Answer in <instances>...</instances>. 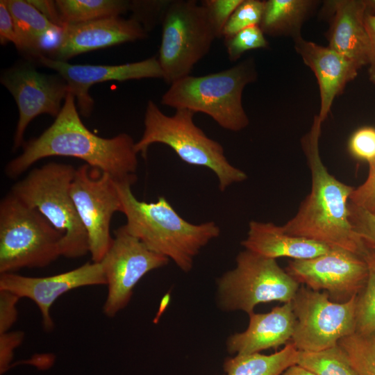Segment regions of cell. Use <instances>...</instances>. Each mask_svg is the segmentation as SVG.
<instances>
[{
  "instance_id": "9c48e42d",
  "label": "cell",
  "mask_w": 375,
  "mask_h": 375,
  "mask_svg": "<svg viewBox=\"0 0 375 375\" xmlns=\"http://www.w3.org/2000/svg\"><path fill=\"white\" fill-rule=\"evenodd\" d=\"M158 62L167 83L190 75L216 37L205 8L194 0H174L162 19Z\"/></svg>"
},
{
  "instance_id": "ba28073f",
  "label": "cell",
  "mask_w": 375,
  "mask_h": 375,
  "mask_svg": "<svg viewBox=\"0 0 375 375\" xmlns=\"http://www.w3.org/2000/svg\"><path fill=\"white\" fill-rule=\"evenodd\" d=\"M218 306L248 315L262 303L290 302L300 284L277 263L249 250L240 251L236 266L217 279Z\"/></svg>"
},
{
  "instance_id": "ac0fdd59",
  "label": "cell",
  "mask_w": 375,
  "mask_h": 375,
  "mask_svg": "<svg viewBox=\"0 0 375 375\" xmlns=\"http://www.w3.org/2000/svg\"><path fill=\"white\" fill-rule=\"evenodd\" d=\"M323 14L328 17L326 37L328 47L359 69L369 63V39L365 26V0L325 1Z\"/></svg>"
},
{
  "instance_id": "d6a6232c",
  "label": "cell",
  "mask_w": 375,
  "mask_h": 375,
  "mask_svg": "<svg viewBox=\"0 0 375 375\" xmlns=\"http://www.w3.org/2000/svg\"><path fill=\"white\" fill-rule=\"evenodd\" d=\"M349 151L356 159L368 163L375 160V128L363 126L356 130L349 141Z\"/></svg>"
},
{
  "instance_id": "603a6c76",
  "label": "cell",
  "mask_w": 375,
  "mask_h": 375,
  "mask_svg": "<svg viewBox=\"0 0 375 375\" xmlns=\"http://www.w3.org/2000/svg\"><path fill=\"white\" fill-rule=\"evenodd\" d=\"M319 1L315 0H267L259 26L265 35L301 37V26Z\"/></svg>"
},
{
  "instance_id": "5b68a950",
  "label": "cell",
  "mask_w": 375,
  "mask_h": 375,
  "mask_svg": "<svg viewBox=\"0 0 375 375\" xmlns=\"http://www.w3.org/2000/svg\"><path fill=\"white\" fill-rule=\"evenodd\" d=\"M194 114L188 109H177L173 115L167 116L149 100L144 115V130L135 142L137 153L145 158L152 144H164L187 164L212 170L218 178L221 192L233 183L244 181L247 174L232 165L222 145L208 138L194 124Z\"/></svg>"
},
{
  "instance_id": "cb8c5ba5",
  "label": "cell",
  "mask_w": 375,
  "mask_h": 375,
  "mask_svg": "<svg viewBox=\"0 0 375 375\" xmlns=\"http://www.w3.org/2000/svg\"><path fill=\"white\" fill-rule=\"evenodd\" d=\"M299 351L288 342L280 351L269 355L260 353L236 354L223 365L225 375H281L297 364Z\"/></svg>"
},
{
  "instance_id": "30bf717a",
  "label": "cell",
  "mask_w": 375,
  "mask_h": 375,
  "mask_svg": "<svg viewBox=\"0 0 375 375\" xmlns=\"http://www.w3.org/2000/svg\"><path fill=\"white\" fill-rule=\"evenodd\" d=\"M356 298L333 301L326 292L300 286L291 301L296 323L290 342L298 351L306 352L337 345L356 331Z\"/></svg>"
},
{
  "instance_id": "f35d334b",
  "label": "cell",
  "mask_w": 375,
  "mask_h": 375,
  "mask_svg": "<svg viewBox=\"0 0 375 375\" xmlns=\"http://www.w3.org/2000/svg\"><path fill=\"white\" fill-rule=\"evenodd\" d=\"M28 1L51 23L61 28L65 26L61 19L56 1L29 0Z\"/></svg>"
},
{
  "instance_id": "5bb4252c",
  "label": "cell",
  "mask_w": 375,
  "mask_h": 375,
  "mask_svg": "<svg viewBox=\"0 0 375 375\" xmlns=\"http://www.w3.org/2000/svg\"><path fill=\"white\" fill-rule=\"evenodd\" d=\"M1 83L11 93L19 110V119L13 138V151L24 143V135L29 123L37 116L47 114L57 117L61 102L69 90L60 76L38 72L30 65H20L6 71Z\"/></svg>"
},
{
  "instance_id": "52a82bcc",
  "label": "cell",
  "mask_w": 375,
  "mask_h": 375,
  "mask_svg": "<svg viewBox=\"0 0 375 375\" xmlns=\"http://www.w3.org/2000/svg\"><path fill=\"white\" fill-rule=\"evenodd\" d=\"M62 233L10 192L0 202V273L44 267L61 256Z\"/></svg>"
},
{
  "instance_id": "4dcf8cb0",
  "label": "cell",
  "mask_w": 375,
  "mask_h": 375,
  "mask_svg": "<svg viewBox=\"0 0 375 375\" xmlns=\"http://www.w3.org/2000/svg\"><path fill=\"white\" fill-rule=\"evenodd\" d=\"M243 0H204L205 8L217 38L222 37L224 28L238 6Z\"/></svg>"
},
{
  "instance_id": "7c38bea8",
  "label": "cell",
  "mask_w": 375,
  "mask_h": 375,
  "mask_svg": "<svg viewBox=\"0 0 375 375\" xmlns=\"http://www.w3.org/2000/svg\"><path fill=\"white\" fill-rule=\"evenodd\" d=\"M169 260L131 235L124 225L119 227L100 261L108 287L103 306L105 315L113 317L126 308L140 280L149 272L167 265Z\"/></svg>"
},
{
  "instance_id": "3957f363",
  "label": "cell",
  "mask_w": 375,
  "mask_h": 375,
  "mask_svg": "<svg viewBox=\"0 0 375 375\" xmlns=\"http://www.w3.org/2000/svg\"><path fill=\"white\" fill-rule=\"evenodd\" d=\"M130 181H116L121 211L126 218V230L151 251L167 257L184 272H189L194 258L220 234L214 222L193 224L181 217L165 197L147 203L133 194Z\"/></svg>"
},
{
  "instance_id": "e575fe53",
  "label": "cell",
  "mask_w": 375,
  "mask_h": 375,
  "mask_svg": "<svg viewBox=\"0 0 375 375\" xmlns=\"http://www.w3.org/2000/svg\"><path fill=\"white\" fill-rule=\"evenodd\" d=\"M24 333L7 331L0 334V373L3 374L10 367L14 351L22 342Z\"/></svg>"
},
{
  "instance_id": "f1b7e54d",
  "label": "cell",
  "mask_w": 375,
  "mask_h": 375,
  "mask_svg": "<svg viewBox=\"0 0 375 375\" xmlns=\"http://www.w3.org/2000/svg\"><path fill=\"white\" fill-rule=\"evenodd\" d=\"M265 7V1L243 0L226 24L222 37L230 38L247 27L260 24Z\"/></svg>"
},
{
  "instance_id": "d590c367",
  "label": "cell",
  "mask_w": 375,
  "mask_h": 375,
  "mask_svg": "<svg viewBox=\"0 0 375 375\" xmlns=\"http://www.w3.org/2000/svg\"><path fill=\"white\" fill-rule=\"evenodd\" d=\"M19 299L10 292L0 290V334L8 331L17 321Z\"/></svg>"
},
{
  "instance_id": "83f0119b",
  "label": "cell",
  "mask_w": 375,
  "mask_h": 375,
  "mask_svg": "<svg viewBox=\"0 0 375 375\" xmlns=\"http://www.w3.org/2000/svg\"><path fill=\"white\" fill-rule=\"evenodd\" d=\"M346 353L358 375H375V331L354 333L338 344Z\"/></svg>"
},
{
  "instance_id": "44dd1931",
  "label": "cell",
  "mask_w": 375,
  "mask_h": 375,
  "mask_svg": "<svg viewBox=\"0 0 375 375\" xmlns=\"http://www.w3.org/2000/svg\"><path fill=\"white\" fill-rule=\"evenodd\" d=\"M241 244L247 250L273 259L280 257L308 259L322 255L331 249L328 245L312 240L289 235L281 226L257 221L249 222L247 236Z\"/></svg>"
},
{
  "instance_id": "ffe728a7",
  "label": "cell",
  "mask_w": 375,
  "mask_h": 375,
  "mask_svg": "<svg viewBox=\"0 0 375 375\" xmlns=\"http://www.w3.org/2000/svg\"><path fill=\"white\" fill-rule=\"evenodd\" d=\"M249 316L247 329L228 338L226 347L230 353H260L290 342L296 323L291 301L276 306L269 312H253Z\"/></svg>"
},
{
  "instance_id": "8992f818",
  "label": "cell",
  "mask_w": 375,
  "mask_h": 375,
  "mask_svg": "<svg viewBox=\"0 0 375 375\" xmlns=\"http://www.w3.org/2000/svg\"><path fill=\"white\" fill-rule=\"evenodd\" d=\"M75 172L69 164L48 162L30 171L10 191L62 233L61 256L69 258L90 253L88 236L70 193Z\"/></svg>"
},
{
  "instance_id": "f546056e",
  "label": "cell",
  "mask_w": 375,
  "mask_h": 375,
  "mask_svg": "<svg viewBox=\"0 0 375 375\" xmlns=\"http://www.w3.org/2000/svg\"><path fill=\"white\" fill-rule=\"evenodd\" d=\"M224 44L231 61L238 60L245 52L269 46L264 33L258 25L247 27L233 36L224 39Z\"/></svg>"
},
{
  "instance_id": "b9f144b4",
  "label": "cell",
  "mask_w": 375,
  "mask_h": 375,
  "mask_svg": "<svg viewBox=\"0 0 375 375\" xmlns=\"http://www.w3.org/2000/svg\"><path fill=\"white\" fill-rule=\"evenodd\" d=\"M366 14L375 16V0H365Z\"/></svg>"
},
{
  "instance_id": "1f68e13d",
  "label": "cell",
  "mask_w": 375,
  "mask_h": 375,
  "mask_svg": "<svg viewBox=\"0 0 375 375\" xmlns=\"http://www.w3.org/2000/svg\"><path fill=\"white\" fill-rule=\"evenodd\" d=\"M349 221L367 247L375 251V216L349 202Z\"/></svg>"
},
{
  "instance_id": "484cf974",
  "label": "cell",
  "mask_w": 375,
  "mask_h": 375,
  "mask_svg": "<svg viewBox=\"0 0 375 375\" xmlns=\"http://www.w3.org/2000/svg\"><path fill=\"white\" fill-rule=\"evenodd\" d=\"M297 364L317 375H358L338 344L315 352L299 351Z\"/></svg>"
},
{
  "instance_id": "4316f807",
  "label": "cell",
  "mask_w": 375,
  "mask_h": 375,
  "mask_svg": "<svg viewBox=\"0 0 375 375\" xmlns=\"http://www.w3.org/2000/svg\"><path fill=\"white\" fill-rule=\"evenodd\" d=\"M362 257L367 264L368 278L356 298L355 333L368 334L375 331V251L367 247Z\"/></svg>"
},
{
  "instance_id": "8d00e7d4",
  "label": "cell",
  "mask_w": 375,
  "mask_h": 375,
  "mask_svg": "<svg viewBox=\"0 0 375 375\" xmlns=\"http://www.w3.org/2000/svg\"><path fill=\"white\" fill-rule=\"evenodd\" d=\"M0 42L1 44L12 42L17 49L19 47L15 22L7 7L6 0L0 1Z\"/></svg>"
},
{
  "instance_id": "277c9868",
  "label": "cell",
  "mask_w": 375,
  "mask_h": 375,
  "mask_svg": "<svg viewBox=\"0 0 375 375\" xmlns=\"http://www.w3.org/2000/svg\"><path fill=\"white\" fill-rule=\"evenodd\" d=\"M256 78L254 59L250 58L219 72L188 75L174 81L162 96L161 104L204 113L223 128L240 131L249 124L242 92Z\"/></svg>"
},
{
  "instance_id": "8fae6325",
  "label": "cell",
  "mask_w": 375,
  "mask_h": 375,
  "mask_svg": "<svg viewBox=\"0 0 375 375\" xmlns=\"http://www.w3.org/2000/svg\"><path fill=\"white\" fill-rule=\"evenodd\" d=\"M116 181L85 163L76 169L72 182L71 196L88 236L92 262H100L112 242L111 219L121 211Z\"/></svg>"
},
{
  "instance_id": "74e56055",
  "label": "cell",
  "mask_w": 375,
  "mask_h": 375,
  "mask_svg": "<svg viewBox=\"0 0 375 375\" xmlns=\"http://www.w3.org/2000/svg\"><path fill=\"white\" fill-rule=\"evenodd\" d=\"M365 26L369 39V75L375 83V16L365 14Z\"/></svg>"
},
{
  "instance_id": "d4e9b609",
  "label": "cell",
  "mask_w": 375,
  "mask_h": 375,
  "mask_svg": "<svg viewBox=\"0 0 375 375\" xmlns=\"http://www.w3.org/2000/svg\"><path fill=\"white\" fill-rule=\"evenodd\" d=\"M56 4L65 26L119 17L131 8V2L124 0H57Z\"/></svg>"
},
{
  "instance_id": "836d02e7",
  "label": "cell",
  "mask_w": 375,
  "mask_h": 375,
  "mask_svg": "<svg viewBox=\"0 0 375 375\" xmlns=\"http://www.w3.org/2000/svg\"><path fill=\"white\" fill-rule=\"evenodd\" d=\"M368 164V176L364 183L354 188L349 202L375 216V160Z\"/></svg>"
},
{
  "instance_id": "7a4b0ae2",
  "label": "cell",
  "mask_w": 375,
  "mask_h": 375,
  "mask_svg": "<svg viewBox=\"0 0 375 375\" xmlns=\"http://www.w3.org/2000/svg\"><path fill=\"white\" fill-rule=\"evenodd\" d=\"M322 122L315 116L301 144L311 173V190L295 215L281 226L288 234L312 240L361 256L367 247L349 221V202L354 188L331 174L319 150Z\"/></svg>"
},
{
  "instance_id": "9a60e30c",
  "label": "cell",
  "mask_w": 375,
  "mask_h": 375,
  "mask_svg": "<svg viewBox=\"0 0 375 375\" xmlns=\"http://www.w3.org/2000/svg\"><path fill=\"white\" fill-rule=\"evenodd\" d=\"M100 285H106L103 267L100 262L92 261L49 276L30 277L16 273L0 276V290L10 292L20 299L28 298L38 306L43 328L47 331L54 327L50 309L58 297L74 289Z\"/></svg>"
},
{
  "instance_id": "4fadbf2b",
  "label": "cell",
  "mask_w": 375,
  "mask_h": 375,
  "mask_svg": "<svg viewBox=\"0 0 375 375\" xmlns=\"http://www.w3.org/2000/svg\"><path fill=\"white\" fill-rule=\"evenodd\" d=\"M285 271L299 284L313 290H323L336 302L357 296L368 278V267L363 257L338 247H331L315 258L290 260Z\"/></svg>"
},
{
  "instance_id": "60d3db41",
  "label": "cell",
  "mask_w": 375,
  "mask_h": 375,
  "mask_svg": "<svg viewBox=\"0 0 375 375\" xmlns=\"http://www.w3.org/2000/svg\"><path fill=\"white\" fill-rule=\"evenodd\" d=\"M171 299V294L170 292L166 293L163 297L161 299L160 306L158 308V311L156 314V317L153 319V323L156 324L159 319L164 311L166 310L169 301Z\"/></svg>"
},
{
  "instance_id": "ab89813d",
  "label": "cell",
  "mask_w": 375,
  "mask_h": 375,
  "mask_svg": "<svg viewBox=\"0 0 375 375\" xmlns=\"http://www.w3.org/2000/svg\"><path fill=\"white\" fill-rule=\"evenodd\" d=\"M281 375H317L312 371L299 365L298 364L293 365L285 369Z\"/></svg>"
},
{
  "instance_id": "7402d4cb",
  "label": "cell",
  "mask_w": 375,
  "mask_h": 375,
  "mask_svg": "<svg viewBox=\"0 0 375 375\" xmlns=\"http://www.w3.org/2000/svg\"><path fill=\"white\" fill-rule=\"evenodd\" d=\"M6 2L15 22L18 50L38 58L56 48L63 28L51 23L28 1L6 0Z\"/></svg>"
},
{
  "instance_id": "2e32d148",
  "label": "cell",
  "mask_w": 375,
  "mask_h": 375,
  "mask_svg": "<svg viewBox=\"0 0 375 375\" xmlns=\"http://www.w3.org/2000/svg\"><path fill=\"white\" fill-rule=\"evenodd\" d=\"M38 59L42 65L57 72L64 79L84 117L90 116L93 109L94 101L89 94V89L93 85L110 81H125L163 76L156 57L119 65H73L44 55Z\"/></svg>"
},
{
  "instance_id": "6da1fadb",
  "label": "cell",
  "mask_w": 375,
  "mask_h": 375,
  "mask_svg": "<svg viewBox=\"0 0 375 375\" xmlns=\"http://www.w3.org/2000/svg\"><path fill=\"white\" fill-rule=\"evenodd\" d=\"M75 99L68 92L53 124L39 137L26 143L22 153L7 164V176L16 178L44 158L69 156L84 160L117 181L135 183L138 160L132 137L120 133L104 138L94 134L82 122Z\"/></svg>"
},
{
  "instance_id": "e0dca14e",
  "label": "cell",
  "mask_w": 375,
  "mask_h": 375,
  "mask_svg": "<svg viewBox=\"0 0 375 375\" xmlns=\"http://www.w3.org/2000/svg\"><path fill=\"white\" fill-rule=\"evenodd\" d=\"M147 31L135 18L107 17L67 24L56 48L47 56L65 61L81 53L142 40Z\"/></svg>"
},
{
  "instance_id": "d6986e66",
  "label": "cell",
  "mask_w": 375,
  "mask_h": 375,
  "mask_svg": "<svg viewBox=\"0 0 375 375\" xmlns=\"http://www.w3.org/2000/svg\"><path fill=\"white\" fill-rule=\"evenodd\" d=\"M293 40L296 51L317 78L320 94V110L317 116L323 122L335 98L356 78L359 68L328 46L319 45L302 36Z\"/></svg>"
}]
</instances>
